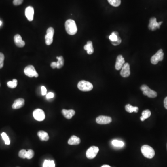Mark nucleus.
<instances>
[{
    "label": "nucleus",
    "mask_w": 167,
    "mask_h": 167,
    "mask_svg": "<svg viewBox=\"0 0 167 167\" xmlns=\"http://www.w3.org/2000/svg\"></svg>",
    "instance_id": "42"
},
{
    "label": "nucleus",
    "mask_w": 167,
    "mask_h": 167,
    "mask_svg": "<svg viewBox=\"0 0 167 167\" xmlns=\"http://www.w3.org/2000/svg\"><path fill=\"white\" fill-rule=\"evenodd\" d=\"M112 144L113 145L117 147H122L124 146V143L122 141L114 140L112 141Z\"/></svg>",
    "instance_id": "24"
},
{
    "label": "nucleus",
    "mask_w": 167,
    "mask_h": 167,
    "mask_svg": "<svg viewBox=\"0 0 167 167\" xmlns=\"http://www.w3.org/2000/svg\"><path fill=\"white\" fill-rule=\"evenodd\" d=\"M81 140L79 137L75 136H73L70 137L68 141V143L69 145H78L80 143Z\"/></svg>",
    "instance_id": "19"
},
{
    "label": "nucleus",
    "mask_w": 167,
    "mask_h": 167,
    "mask_svg": "<svg viewBox=\"0 0 167 167\" xmlns=\"http://www.w3.org/2000/svg\"><path fill=\"white\" fill-rule=\"evenodd\" d=\"M1 24H2V22L1 21H0V26H1Z\"/></svg>",
    "instance_id": "41"
},
{
    "label": "nucleus",
    "mask_w": 167,
    "mask_h": 167,
    "mask_svg": "<svg viewBox=\"0 0 167 167\" xmlns=\"http://www.w3.org/2000/svg\"><path fill=\"white\" fill-rule=\"evenodd\" d=\"M99 151V148L97 146H93L87 149L86 155L87 158L89 159L94 158Z\"/></svg>",
    "instance_id": "7"
},
{
    "label": "nucleus",
    "mask_w": 167,
    "mask_h": 167,
    "mask_svg": "<svg viewBox=\"0 0 167 167\" xmlns=\"http://www.w3.org/2000/svg\"><path fill=\"white\" fill-rule=\"evenodd\" d=\"M120 74L124 78H127L130 75V66L128 63H125L121 68Z\"/></svg>",
    "instance_id": "11"
},
{
    "label": "nucleus",
    "mask_w": 167,
    "mask_h": 167,
    "mask_svg": "<svg viewBox=\"0 0 167 167\" xmlns=\"http://www.w3.org/2000/svg\"><path fill=\"white\" fill-rule=\"evenodd\" d=\"M41 94L42 95L44 96L47 94V89L45 88V86H41Z\"/></svg>",
    "instance_id": "34"
},
{
    "label": "nucleus",
    "mask_w": 167,
    "mask_h": 167,
    "mask_svg": "<svg viewBox=\"0 0 167 167\" xmlns=\"http://www.w3.org/2000/svg\"><path fill=\"white\" fill-rule=\"evenodd\" d=\"M164 106L167 110V97L164 100Z\"/></svg>",
    "instance_id": "39"
},
{
    "label": "nucleus",
    "mask_w": 167,
    "mask_h": 167,
    "mask_svg": "<svg viewBox=\"0 0 167 167\" xmlns=\"http://www.w3.org/2000/svg\"><path fill=\"white\" fill-rule=\"evenodd\" d=\"M55 164L54 160H48V167H55Z\"/></svg>",
    "instance_id": "35"
},
{
    "label": "nucleus",
    "mask_w": 167,
    "mask_h": 167,
    "mask_svg": "<svg viewBox=\"0 0 167 167\" xmlns=\"http://www.w3.org/2000/svg\"><path fill=\"white\" fill-rule=\"evenodd\" d=\"M56 58L58 60V61L57 62V68L58 69L61 68L63 67L64 64V60L63 57V56H60L57 57Z\"/></svg>",
    "instance_id": "23"
},
{
    "label": "nucleus",
    "mask_w": 167,
    "mask_h": 167,
    "mask_svg": "<svg viewBox=\"0 0 167 167\" xmlns=\"http://www.w3.org/2000/svg\"><path fill=\"white\" fill-rule=\"evenodd\" d=\"M121 41H122L120 37L118 35L117 40L116 41L111 42V43H112V44L113 45H117L120 44V43H121Z\"/></svg>",
    "instance_id": "32"
},
{
    "label": "nucleus",
    "mask_w": 167,
    "mask_h": 167,
    "mask_svg": "<svg viewBox=\"0 0 167 167\" xmlns=\"http://www.w3.org/2000/svg\"><path fill=\"white\" fill-rule=\"evenodd\" d=\"M33 116L35 119L38 121H43L45 118L44 111L40 109H37L33 111Z\"/></svg>",
    "instance_id": "9"
},
{
    "label": "nucleus",
    "mask_w": 167,
    "mask_h": 167,
    "mask_svg": "<svg viewBox=\"0 0 167 167\" xmlns=\"http://www.w3.org/2000/svg\"><path fill=\"white\" fill-rule=\"evenodd\" d=\"M109 3L115 7H117L121 4V0H108Z\"/></svg>",
    "instance_id": "26"
},
{
    "label": "nucleus",
    "mask_w": 167,
    "mask_h": 167,
    "mask_svg": "<svg viewBox=\"0 0 167 167\" xmlns=\"http://www.w3.org/2000/svg\"><path fill=\"white\" fill-rule=\"evenodd\" d=\"M140 89L141 91H143V94L145 96H147L149 98H155L157 96V92L149 88L147 85H142Z\"/></svg>",
    "instance_id": "4"
},
{
    "label": "nucleus",
    "mask_w": 167,
    "mask_h": 167,
    "mask_svg": "<svg viewBox=\"0 0 167 167\" xmlns=\"http://www.w3.org/2000/svg\"><path fill=\"white\" fill-rule=\"evenodd\" d=\"M62 113L64 117H66L68 119H70L73 116L75 115V111L73 110H67L63 109L62 110Z\"/></svg>",
    "instance_id": "17"
},
{
    "label": "nucleus",
    "mask_w": 167,
    "mask_h": 167,
    "mask_svg": "<svg viewBox=\"0 0 167 167\" xmlns=\"http://www.w3.org/2000/svg\"><path fill=\"white\" fill-rule=\"evenodd\" d=\"M78 88L83 92H89L93 89V86L91 83L85 80H82L78 83Z\"/></svg>",
    "instance_id": "3"
},
{
    "label": "nucleus",
    "mask_w": 167,
    "mask_h": 167,
    "mask_svg": "<svg viewBox=\"0 0 167 167\" xmlns=\"http://www.w3.org/2000/svg\"><path fill=\"white\" fill-rule=\"evenodd\" d=\"M24 71L25 75L30 78H32L33 77L37 78L39 76L38 73L35 69V67L31 65L26 67L24 69Z\"/></svg>",
    "instance_id": "6"
},
{
    "label": "nucleus",
    "mask_w": 167,
    "mask_h": 167,
    "mask_svg": "<svg viewBox=\"0 0 167 167\" xmlns=\"http://www.w3.org/2000/svg\"><path fill=\"white\" fill-rule=\"evenodd\" d=\"M4 55L3 53H0V69L3 68L4 66Z\"/></svg>",
    "instance_id": "31"
},
{
    "label": "nucleus",
    "mask_w": 167,
    "mask_h": 167,
    "mask_svg": "<svg viewBox=\"0 0 167 167\" xmlns=\"http://www.w3.org/2000/svg\"><path fill=\"white\" fill-rule=\"evenodd\" d=\"M65 28L67 32L70 35H74L77 33L78 29L74 20L69 19L65 22Z\"/></svg>",
    "instance_id": "1"
},
{
    "label": "nucleus",
    "mask_w": 167,
    "mask_h": 167,
    "mask_svg": "<svg viewBox=\"0 0 167 167\" xmlns=\"http://www.w3.org/2000/svg\"><path fill=\"white\" fill-rule=\"evenodd\" d=\"M84 49L87 51V54H92L94 52L92 42L91 41L87 42L86 45L84 46Z\"/></svg>",
    "instance_id": "20"
},
{
    "label": "nucleus",
    "mask_w": 167,
    "mask_h": 167,
    "mask_svg": "<svg viewBox=\"0 0 167 167\" xmlns=\"http://www.w3.org/2000/svg\"><path fill=\"white\" fill-rule=\"evenodd\" d=\"M25 105V100L23 98H18L14 101L12 105V107L13 109H18L22 107Z\"/></svg>",
    "instance_id": "15"
},
{
    "label": "nucleus",
    "mask_w": 167,
    "mask_h": 167,
    "mask_svg": "<svg viewBox=\"0 0 167 167\" xmlns=\"http://www.w3.org/2000/svg\"><path fill=\"white\" fill-rule=\"evenodd\" d=\"M141 152L143 156L146 158L151 159L154 157L155 155V150L150 146L148 145H144L141 148Z\"/></svg>",
    "instance_id": "2"
},
{
    "label": "nucleus",
    "mask_w": 167,
    "mask_h": 167,
    "mask_svg": "<svg viewBox=\"0 0 167 167\" xmlns=\"http://www.w3.org/2000/svg\"><path fill=\"white\" fill-rule=\"evenodd\" d=\"M54 97V93L53 92H49L47 94V98L48 99L52 98Z\"/></svg>",
    "instance_id": "36"
},
{
    "label": "nucleus",
    "mask_w": 167,
    "mask_h": 167,
    "mask_svg": "<svg viewBox=\"0 0 167 167\" xmlns=\"http://www.w3.org/2000/svg\"><path fill=\"white\" fill-rule=\"evenodd\" d=\"M23 2V0H14V5L15 6H18V5H21Z\"/></svg>",
    "instance_id": "33"
},
{
    "label": "nucleus",
    "mask_w": 167,
    "mask_h": 167,
    "mask_svg": "<svg viewBox=\"0 0 167 167\" xmlns=\"http://www.w3.org/2000/svg\"><path fill=\"white\" fill-rule=\"evenodd\" d=\"M125 109L126 111L129 113H132L133 112L137 113L138 111V108L137 106H133L130 104H127L125 105Z\"/></svg>",
    "instance_id": "21"
},
{
    "label": "nucleus",
    "mask_w": 167,
    "mask_h": 167,
    "mask_svg": "<svg viewBox=\"0 0 167 167\" xmlns=\"http://www.w3.org/2000/svg\"><path fill=\"white\" fill-rule=\"evenodd\" d=\"M25 16L30 22L33 20L34 16V8L31 6H29L25 10Z\"/></svg>",
    "instance_id": "13"
},
{
    "label": "nucleus",
    "mask_w": 167,
    "mask_h": 167,
    "mask_svg": "<svg viewBox=\"0 0 167 167\" xmlns=\"http://www.w3.org/2000/svg\"><path fill=\"white\" fill-rule=\"evenodd\" d=\"M1 136L3 139L4 140L5 144L6 145H10V139H9L8 136H7V135L5 132H3L1 134Z\"/></svg>",
    "instance_id": "28"
},
{
    "label": "nucleus",
    "mask_w": 167,
    "mask_h": 167,
    "mask_svg": "<svg viewBox=\"0 0 167 167\" xmlns=\"http://www.w3.org/2000/svg\"><path fill=\"white\" fill-rule=\"evenodd\" d=\"M48 160H45L43 164V167H48Z\"/></svg>",
    "instance_id": "38"
},
{
    "label": "nucleus",
    "mask_w": 167,
    "mask_h": 167,
    "mask_svg": "<svg viewBox=\"0 0 167 167\" xmlns=\"http://www.w3.org/2000/svg\"><path fill=\"white\" fill-rule=\"evenodd\" d=\"M51 67L52 68H53V69L57 68V62H52V63L51 64Z\"/></svg>",
    "instance_id": "37"
},
{
    "label": "nucleus",
    "mask_w": 167,
    "mask_h": 167,
    "mask_svg": "<svg viewBox=\"0 0 167 167\" xmlns=\"http://www.w3.org/2000/svg\"><path fill=\"white\" fill-rule=\"evenodd\" d=\"M151 112L149 110H145L142 112V116L140 117V120L142 121H145L146 119L149 118L151 116Z\"/></svg>",
    "instance_id": "22"
},
{
    "label": "nucleus",
    "mask_w": 167,
    "mask_h": 167,
    "mask_svg": "<svg viewBox=\"0 0 167 167\" xmlns=\"http://www.w3.org/2000/svg\"><path fill=\"white\" fill-rule=\"evenodd\" d=\"M125 64V60L124 58L121 55H119L117 56L116 60L115 68L117 70H119L122 68L124 64Z\"/></svg>",
    "instance_id": "14"
},
{
    "label": "nucleus",
    "mask_w": 167,
    "mask_h": 167,
    "mask_svg": "<svg viewBox=\"0 0 167 167\" xmlns=\"http://www.w3.org/2000/svg\"><path fill=\"white\" fill-rule=\"evenodd\" d=\"M7 86L11 88H14L17 86V80L16 79H14L13 81H10L7 83Z\"/></svg>",
    "instance_id": "27"
},
{
    "label": "nucleus",
    "mask_w": 167,
    "mask_h": 167,
    "mask_svg": "<svg viewBox=\"0 0 167 167\" xmlns=\"http://www.w3.org/2000/svg\"><path fill=\"white\" fill-rule=\"evenodd\" d=\"M54 33V28H48L47 31V35H45V43L47 45H49L52 44L53 42V37Z\"/></svg>",
    "instance_id": "8"
},
{
    "label": "nucleus",
    "mask_w": 167,
    "mask_h": 167,
    "mask_svg": "<svg viewBox=\"0 0 167 167\" xmlns=\"http://www.w3.org/2000/svg\"><path fill=\"white\" fill-rule=\"evenodd\" d=\"M118 33L117 32H113L111 35L109 36V39L111 42L116 41L118 38Z\"/></svg>",
    "instance_id": "25"
},
{
    "label": "nucleus",
    "mask_w": 167,
    "mask_h": 167,
    "mask_svg": "<svg viewBox=\"0 0 167 167\" xmlns=\"http://www.w3.org/2000/svg\"><path fill=\"white\" fill-rule=\"evenodd\" d=\"M164 54L162 49L159 50L151 58V62L153 64H156L159 61H162L164 59Z\"/></svg>",
    "instance_id": "5"
},
{
    "label": "nucleus",
    "mask_w": 167,
    "mask_h": 167,
    "mask_svg": "<svg viewBox=\"0 0 167 167\" xmlns=\"http://www.w3.org/2000/svg\"><path fill=\"white\" fill-rule=\"evenodd\" d=\"M96 122L100 124H110L112 121L111 117L108 116H100L96 118Z\"/></svg>",
    "instance_id": "12"
},
{
    "label": "nucleus",
    "mask_w": 167,
    "mask_h": 167,
    "mask_svg": "<svg viewBox=\"0 0 167 167\" xmlns=\"http://www.w3.org/2000/svg\"><path fill=\"white\" fill-rule=\"evenodd\" d=\"M27 151L25 149H22L19 152V156L22 158L25 159L26 158Z\"/></svg>",
    "instance_id": "30"
},
{
    "label": "nucleus",
    "mask_w": 167,
    "mask_h": 167,
    "mask_svg": "<svg viewBox=\"0 0 167 167\" xmlns=\"http://www.w3.org/2000/svg\"><path fill=\"white\" fill-rule=\"evenodd\" d=\"M101 167H110L109 165H103V166H102Z\"/></svg>",
    "instance_id": "40"
},
{
    "label": "nucleus",
    "mask_w": 167,
    "mask_h": 167,
    "mask_svg": "<svg viewBox=\"0 0 167 167\" xmlns=\"http://www.w3.org/2000/svg\"><path fill=\"white\" fill-rule=\"evenodd\" d=\"M34 155H35V153L33 150L32 149H29L26 153V158L28 159H32L34 156Z\"/></svg>",
    "instance_id": "29"
},
{
    "label": "nucleus",
    "mask_w": 167,
    "mask_h": 167,
    "mask_svg": "<svg viewBox=\"0 0 167 167\" xmlns=\"http://www.w3.org/2000/svg\"><path fill=\"white\" fill-rule=\"evenodd\" d=\"M37 135L39 138L42 141H47L49 140V137L48 133L43 130L39 131Z\"/></svg>",
    "instance_id": "18"
},
{
    "label": "nucleus",
    "mask_w": 167,
    "mask_h": 167,
    "mask_svg": "<svg viewBox=\"0 0 167 167\" xmlns=\"http://www.w3.org/2000/svg\"><path fill=\"white\" fill-rule=\"evenodd\" d=\"M14 42L15 44L19 48H23L25 45V42L23 41L20 35H16L14 36Z\"/></svg>",
    "instance_id": "16"
},
{
    "label": "nucleus",
    "mask_w": 167,
    "mask_h": 167,
    "mask_svg": "<svg viewBox=\"0 0 167 167\" xmlns=\"http://www.w3.org/2000/svg\"><path fill=\"white\" fill-rule=\"evenodd\" d=\"M162 22H156V19L155 17H152L149 20V30L155 31L157 29H159Z\"/></svg>",
    "instance_id": "10"
}]
</instances>
